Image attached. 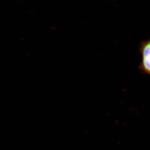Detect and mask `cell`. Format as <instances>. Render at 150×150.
<instances>
[{
  "label": "cell",
  "mask_w": 150,
  "mask_h": 150,
  "mask_svg": "<svg viewBox=\"0 0 150 150\" xmlns=\"http://www.w3.org/2000/svg\"><path fill=\"white\" fill-rule=\"evenodd\" d=\"M139 52L141 60L139 69L142 74L150 75V38L142 41Z\"/></svg>",
  "instance_id": "6da1fadb"
}]
</instances>
